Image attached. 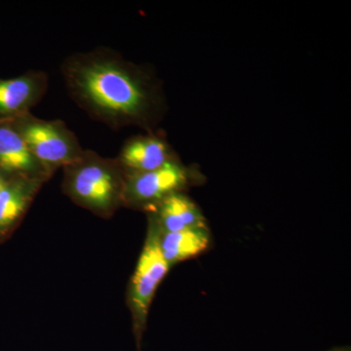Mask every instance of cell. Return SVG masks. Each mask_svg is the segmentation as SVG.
I'll list each match as a JSON object with an SVG mask.
<instances>
[{
    "mask_svg": "<svg viewBox=\"0 0 351 351\" xmlns=\"http://www.w3.org/2000/svg\"><path fill=\"white\" fill-rule=\"evenodd\" d=\"M44 182L25 177L7 180L0 189V241L19 225Z\"/></svg>",
    "mask_w": 351,
    "mask_h": 351,
    "instance_id": "9c48e42d",
    "label": "cell"
},
{
    "mask_svg": "<svg viewBox=\"0 0 351 351\" xmlns=\"http://www.w3.org/2000/svg\"><path fill=\"white\" fill-rule=\"evenodd\" d=\"M159 243L164 258L171 267L206 250L210 243V232L207 226L176 232H161Z\"/></svg>",
    "mask_w": 351,
    "mask_h": 351,
    "instance_id": "8fae6325",
    "label": "cell"
},
{
    "mask_svg": "<svg viewBox=\"0 0 351 351\" xmlns=\"http://www.w3.org/2000/svg\"><path fill=\"white\" fill-rule=\"evenodd\" d=\"M0 171L7 178H32L44 182L51 178L11 122L0 123Z\"/></svg>",
    "mask_w": 351,
    "mask_h": 351,
    "instance_id": "52a82bcc",
    "label": "cell"
},
{
    "mask_svg": "<svg viewBox=\"0 0 351 351\" xmlns=\"http://www.w3.org/2000/svg\"><path fill=\"white\" fill-rule=\"evenodd\" d=\"M9 178L5 177V175L0 171V189L3 188L4 184H6L7 180Z\"/></svg>",
    "mask_w": 351,
    "mask_h": 351,
    "instance_id": "7c38bea8",
    "label": "cell"
},
{
    "mask_svg": "<svg viewBox=\"0 0 351 351\" xmlns=\"http://www.w3.org/2000/svg\"><path fill=\"white\" fill-rule=\"evenodd\" d=\"M11 123L51 177L59 168L75 162L84 151L63 120L41 119L31 112Z\"/></svg>",
    "mask_w": 351,
    "mask_h": 351,
    "instance_id": "3957f363",
    "label": "cell"
},
{
    "mask_svg": "<svg viewBox=\"0 0 351 351\" xmlns=\"http://www.w3.org/2000/svg\"><path fill=\"white\" fill-rule=\"evenodd\" d=\"M61 73L71 100L110 128L138 126L152 132L165 113L156 75L112 48L73 53L64 60Z\"/></svg>",
    "mask_w": 351,
    "mask_h": 351,
    "instance_id": "6da1fadb",
    "label": "cell"
},
{
    "mask_svg": "<svg viewBox=\"0 0 351 351\" xmlns=\"http://www.w3.org/2000/svg\"><path fill=\"white\" fill-rule=\"evenodd\" d=\"M189 177L188 168L177 159L158 169L125 174L123 206L149 210L167 196L181 193Z\"/></svg>",
    "mask_w": 351,
    "mask_h": 351,
    "instance_id": "5b68a950",
    "label": "cell"
},
{
    "mask_svg": "<svg viewBox=\"0 0 351 351\" xmlns=\"http://www.w3.org/2000/svg\"><path fill=\"white\" fill-rule=\"evenodd\" d=\"M160 232L156 221L149 216L147 239L132 277L128 292L129 306L138 334L144 329L157 288L170 269L169 263L164 258L159 243Z\"/></svg>",
    "mask_w": 351,
    "mask_h": 351,
    "instance_id": "277c9868",
    "label": "cell"
},
{
    "mask_svg": "<svg viewBox=\"0 0 351 351\" xmlns=\"http://www.w3.org/2000/svg\"><path fill=\"white\" fill-rule=\"evenodd\" d=\"M63 170L64 193L76 204L104 218L123 206L125 173L117 159L84 149Z\"/></svg>",
    "mask_w": 351,
    "mask_h": 351,
    "instance_id": "7a4b0ae2",
    "label": "cell"
},
{
    "mask_svg": "<svg viewBox=\"0 0 351 351\" xmlns=\"http://www.w3.org/2000/svg\"><path fill=\"white\" fill-rule=\"evenodd\" d=\"M117 162L125 174L149 172L174 160V152L162 137L149 132L127 141L120 149Z\"/></svg>",
    "mask_w": 351,
    "mask_h": 351,
    "instance_id": "ba28073f",
    "label": "cell"
},
{
    "mask_svg": "<svg viewBox=\"0 0 351 351\" xmlns=\"http://www.w3.org/2000/svg\"><path fill=\"white\" fill-rule=\"evenodd\" d=\"M162 232L204 228L206 221L199 207L182 193H173L149 210Z\"/></svg>",
    "mask_w": 351,
    "mask_h": 351,
    "instance_id": "30bf717a",
    "label": "cell"
},
{
    "mask_svg": "<svg viewBox=\"0 0 351 351\" xmlns=\"http://www.w3.org/2000/svg\"><path fill=\"white\" fill-rule=\"evenodd\" d=\"M49 88V76L43 71H27L11 78H0V123L31 113Z\"/></svg>",
    "mask_w": 351,
    "mask_h": 351,
    "instance_id": "8992f818",
    "label": "cell"
},
{
    "mask_svg": "<svg viewBox=\"0 0 351 351\" xmlns=\"http://www.w3.org/2000/svg\"><path fill=\"white\" fill-rule=\"evenodd\" d=\"M341 351H350V350H341Z\"/></svg>",
    "mask_w": 351,
    "mask_h": 351,
    "instance_id": "4fadbf2b",
    "label": "cell"
}]
</instances>
